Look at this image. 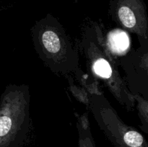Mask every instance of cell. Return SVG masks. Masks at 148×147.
I'll list each match as a JSON object with an SVG mask.
<instances>
[{"label":"cell","mask_w":148,"mask_h":147,"mask_svg":"<svg viewBox=\"0 0 148 147\" xmlns=\"http://www.w3.org/2000/svg\"><path fill=\"white\" fill-rule=\"evenodd\" d=\"M108 14L120 28L148 38V16L144 0H110Z\"/></svg>","instance_id":"obj_6"},{"label":"cell","mask_w":148,"mask_h":147,"mask_svg":"<svg viewBox=\"0 0 148 147\" xmlns=\"http://www.w3.org/2000/svg\"><path fill=\"white\" fill-rule=\"evenodd\" d=\"M65 78L67 79L69 89H70L71 92L74 95V97L78 101H79L81 103L84 104L87 107V108H88L90 94L88 93V91L85 88L82 87V86H77V84H75L72 76H69H69H66Z\"/></svg>","instance_id":"obj_10"},{"label":"cell","mask_w":148,"mask_h":147,"mask_svg":"<svg viewBox=\"0 0 148 147\" xmlns=\"http://www.w3.org/2000/svg\"><path fill=\"white\" fill-rule=\"evenodd\" d=\"M88 109L114 147H148L144 135L122 120L103 94L90 95Z\"/></svg>","instance_id":"obj_4"},{"label":"cell","mask_w":148,"mask_h":147,"mask_svg":"<svg viewBox=\"0 0 148 147\" xmlns=\"http://www.w3.org/2000/svg\"><path fill=\"white\" fill-rule=\"evenodd\" d=\"M104 36L108 50L115 61L131 48V42L128 33L122 29L111 30Z\"/></svg>","instance_id":"obj_7"},{"label":"cell","mask_w":148,"mask_h":147,"mask_svg":"<svg viewBox=\"0 0 148 147\" xmlns=\"http://www.w3.org/2000/svg\"><path fill=\"white\" fill-rule=\"evenodd\" d=\"M28 85L9 84L0 97V147H25L32 122Z\"/></svg>","instance_id":"obj_3"},{"label":"cell","mask_w":148,"mask_h":147,"mask_svg":"<svg viewBox=\"0 0 148 147\" xmlns=\"http://www.w3.org/2000/svg\"><path fill=\"white\" fill-rule=\"evenodd\" d=\"M76 46L85 61L87 74L98 82L102 81L119 103L128 111L132 110L134 99L108 50L101 26L92 20L85 22Z\"/></svg>","instance_id":"obj_1"},{"label":"cell","mask_w":148,"mask_h":147,"mask_svg":"<svg viewBox=\"0 0 148 147\" xmlns=\"http://www.w3.org/2000/svg\"><path fill=\"white\" fill-rule=\"evenodd\" d=\"M138 40V48H131L116 62L124 71L123 79L130 93L148 99V38Z\"/></svg>","instance_id":"obj_5"},{"label":"cell","mask_w":148,"mask_h":147,"mask_svg":"<svg viewBox=\"0 0 148 147\" xmlns=\"http://www.w3.org/2000/svg\"><path fill=\"white\" fill-rule=\"evenodd\" d=\"M33 47L46 67L58 76H75L79 82L85 74L79 65V53L57 18L47 14L30 29Z\"/></svg>","instance_id":"obj_2"},{"label":"cell","mask_w":148,"mask_h":147,"mask_svg":"<svg viewBox=\"0 0 148 147\" xmlns=\"http://www.w3.org/2000/svg\"><path fill=\"white\" fill-rule=\"evenodd\" d=\"M77 128L78 131V147H96L87 112L78 117Z\"/></svg>","instance_id":"obj_8"},{"label":"cell","mask_w":148,"mask_h":147,"mask_svg":"<svg viewBox=\"0 0 148 147\" xmlns=\"http://www.w3.org/2000/svg\"><path fill=\"white\" fill-rule=\"evenodd\" d=\"M134 103L137 104V112L142 123V129L145 133H148V99L139 95H133Z\"/></svg>","instance_id":"obj_9"}]
</instances>
